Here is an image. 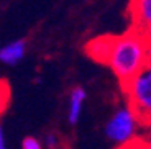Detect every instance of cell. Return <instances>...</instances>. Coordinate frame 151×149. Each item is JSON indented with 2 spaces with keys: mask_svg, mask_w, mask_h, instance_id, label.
Returning <instances> with one entry per match:
<instances>
[{
  "mask_svg": "<svg viewBox=\"0 0 151 149\" xmlns=\"http://www.w3.org/2000/svg\"><path fill=\"white\" fill-rule=\"evenodd\" d=\"M59 136L54 133H49L46 134V138H45V144L48 146L49 149H59Z\"/></svg>",
  "mask_w": 151,
  "mask_h": 149,
  "instance_id": "obj_10",
  "label": "cell"
},
{
  "mask_svg": "<svg viewBox=\"0 0 151 149\" xmlns=\"http://www.w3.org/2000/svg\"><path fill=\"white\" fill-rule=\"evenodd\" d=\"M110 43H112V36H100V38H95L92 41H89L86 44V52L92 59H95L97 62H102L105 64L107 61V54H109V49H110Z\"/></svg>",
  "mask_w": 151,
  "mask_h": 149,
  "instance_id": "obj_5",
  "label": "cell"
},
{
  "mask_svg": "<svg viewBox=\"0 0 151 149\" xmlns=\"http://www.w3.org/2000/svg\"><path fill=\"white\" fill-rule=\"evenodd\" d=\"M84 100H86V90L82 87L72 89L71 95H69V110H68V120L71 125H76L79 121Z\"/></svg>",
  "mask_w": 151,
  "mask_h": 149,
  "instance_id": "obj_7",
  "label": "cell"
},
{
  "mask_svg": "<svg viewBox=\"0 0 151 149\" xmlns=\"http://www.w3.org/2000/svg\"><path fill=\"white\" fill-rule=\"evenodd\" d=\"M136 126H138L136 116L128 107H123L117 110L115 115L110 118V121L105 125V136L120 146L127 144L135 136Z\"/></svg>",
  "mask_w": 151,
  "mask_h": 149,
  "instance_id": "obj_3",
  "label": "cell"
},
{
  "mask_svg": "<svg viewBox=\"0 0 151 149\" xmlns=\"http://www.w3.org/2000/svg\"><path fill=\"white\" fill-rule=\"evenodd\" d=\"M8 100H10V87L5 80H0V115L5 112Z\"/></svg>",
  "mask_w": 151,
  "mask_h": 149,
  "instance_id": "obj_8",
  "label": "cell"
},
{
  "mask_svg": "<svg viewBox=\"0 0 151 149\" xmlns=\"http://www.w3.org/2000/svg\"><path fill=\"white\" fill-rule=\"evenodd\" d=\"M122 87L128 98V108L136 116L138 123L151 125V57L140 72Z\"/></svg>",
  "mask_w": 151,
  "mask_h": 149,
  "instance_id": "obj_2",
  "label": "cell"
},
{
  "mask_svg": "<svg viewBox=\"0 0 151 149\" xmlns=\"http://www.w3.org/2000/svg\"><path fill=\"white\" fill-rule=\"evenodd\" d=\"M120 149H150V146L145 144V143H141V141H136V143L128 141L127 144H122Z\"/></svg>",
  "mask_w": 151,
  "mask_h": 149,
  "instance_id": "obj_11",
  "label": "cell"
},
{
  "mask_svg": "<svg viewBox=\"0 0 151 149\" xmlns=\"http://www.w3.org/2000/svg\"><path fill=\"white\" fill-rule=\"evenodd\" d=\"M0 149H8L7 139H5V133H4V128H2V125H0Z\"/></svg>",
  "mask_w": 151,
  "mask_h": 149,
  "instance_id": "obj_12",
  "label": "cell"
},
{
  "mask_svg": "<svg viewBox=\"0 0 151 149\" xmlns=\"http://www.w3.org/2000/svg\"><path fill=\"white\" fill-rule=\"evenodd\" d=\"M25 41L18 39V41H12L5 44L4 48H0V62L8 64V66H15L25 56Z\"/></svg>",
  "mask_w": 151,
  "mask_h": 149,
  "instance_id": "obj_6",
  "label": "cell"
},
{
  "mask_svg": "<svg viewBox=\"0 0 151 149\" xmlns=\"http://www.w3.org/2000/svg\"><path fill=\"white\" fill-rule=\"evenodd\" d=\"M132 30L136 31L151 48V0H135L128 5Z\"/></svg>",
  "mask_w": 151,
  "mask_h": 149,
  "instance_id": "obj_4",
  "label": "cell"
},
{
  "mask_svg": "<svg viewBox=\"0 0 151 149\" xmlns=\"http://www.w3.org/2000/svg\"><path fill=\"white\" fill-rule=\"evenodd\" d=\"M151 57V48L140 34L130 28L120 36H112L105 64H109L118 80L127 84Z\"/></svg>",
  "mask_w": 151,
  "mask_h": 149,
  "instance_id": "obj_1",
  "label": "cell"
},
{
  "mask_svg": "<svg viewBox=\"0 0 151 149\" xmlns=\"http://www.w3.org/2000/svg\"><path fill=\"white\" fill-rule=\"evenodd\" d=\"M22 149H43L41 143L33 136H27L22 143Z\"/></svg>",
  "mask_w": 151,
  "mask_h": 149,
  "instance_id": "obj_9",
  "label": "cell"
}]
</instances>
